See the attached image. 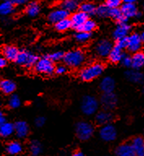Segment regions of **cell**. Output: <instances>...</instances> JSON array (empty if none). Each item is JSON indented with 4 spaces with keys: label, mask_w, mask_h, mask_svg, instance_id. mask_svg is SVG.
Segmentation results:
<instances>
[{
    "label": "cell",
    "mask_w": 144,
    "mask_h": 156,
    "mask_svg": "<svg viewBox=\"0 0 144 156\" xmlns=\"http://www.w3.org/2000/svg\"><path fill=\"white\" fill-rule=\"evenodd\" d=\"M104 70V66L101 63H94L82 68L80 72V78L83 81H91L99 77Z\"/></svg>",
    "instance_id": "obj_1"
},
{
    "label": "cell",
    "mask_w": 144,
    "mask_h": 156,
    "mask_svg": "<svg viewBox=\"0 0 144 156\" xmlns=\"http://www.w3.org/2000/svg\"><path fill=\"white\" fill-rule=\"evenodd\" d=\"M63 62L69 68H77L82 65L85 60V53L81 50H73L64 54Z\"/></svg>",
    "instance_id": "obj_2"
},
{
    "label": "cell",
    "mask_w": 144,
    "mask_h": 156,
    "mask_svg": "<svg viewBox=\"0 0 144 156\" xmlns=\"http://www.w3.org/2000/svg\"><path fill=\"white\" fill-rule=\"evenodd\" d=\"M38 59V56L35 54L32 53L27 50H21L18 54L16 62L19 65L24 66L26 68H31L36 64L37 61Z\"/></svg>",
    "instance_id": "obj_3"
},
{
    "label": "cell",
    "mask_w": 144,
    "mask_h": 156,
    "mask_svg": "<svg viewBox=\"0 0 144 156\" xmlns=\"http://www.w3.org/2000/svg\"><path fill=\"white\" fill-rule=\"evenodd\" d=\"M34 69L38 73L43 75H51L55 73V65L54 62L51 60L47 56H44L39 58L34 65Z\"/></svg>",
    "instance_id": "obj_4"
},
{
    "label": "cell",
    "mask_w": 144,
    "mask_h": 156,
    "mask_svg": "<svg viewBox=\"0 0 144 156\" xmlns=\"http://www.w3.org/2000/svg\"><path fill=\"white\" fill-rule=\"evenodd\" d=\"M94 126L89 122L80 121L76 125V134L81 141H86L90 139L94 134Z\"/></svg>",
    "instance_id": "obj_5"
},
{
    "label": "cell",
    "mask_w": 144,
    "mask_h": 156,
    "mask_svg": "<svg viewBox=\"0 0 144 156\" xmlns=\"http://www.w3.org/2000/svg\"><path fill=\"white\" fill-rule=\"evenodd\" d=\"M98 107H99V103L95 97L87 95L83 98L81 108L84 114L86 115H91L95 114L97 112Z\"/></svg>",
    "instance_id": "obj_6"
},
{
    "label": "cell",
    "mask_w": 144,
    "mask_h": 156,
    "mask_svg": "<svg viewBox=\"0 0 144 156\" xmlns=\"http://www.w3.org/2000/svg\"><path fill=\"white\" fill-rule=\"evenodd\" d=\"M99 135L100 137L105 141H114L117 137V129L112 124H104L100 129Z\"/></svg>",
    "instance_id": "obj_7"
},
{
    "label": "cell",
    "mask_w": 144,
    "mask_h": 156,
    "mask_svg": "<svg viewBox=\"0 0 144 156\" xmlns=\"http://www.w3.org/2000/svg\"><path fill=\"white\" fill-rule=\"evenodd\" d=\"M142 43V41L140 37V34H137V33L131 34L129 36H128L127 50L131 53H135L137 51H140Z\"/></svg>",
    "instance_id": "obj_8"
},
{
    "label": "cell",
    "mask_w": 144,
    "mask_h": 156,
    "mask_svg": "<svg viewBox=\"0 0 144 156\" xmlns=\"http://www.w3.org/2000/svg\"><path fill=\"white\" fill-rule=\"evenodd\" d=\"M100 102L105 110H112L116 107L117 104V98L113 92L103 93L101 96Z\"/></svg>",
    "instance_id": "obj_9"
},
{
    "label": "cell",
    "mask_w": 144,
    "mask_h": 156,
    "mask_svg": "<svg viewBox=\"0 0 144 156\" xmlns=\"http://www.w3.org/2000/svg\"><path fill=\"white\" fill-rule=\"evenodd\" d=\"M72 28L77 30L87 20H89V15L82 11H78L74 12L70 17Z\"/></svg>",
    "instance_id": "obj_10"
},
{
    "label": "cell",
    "mask_w": 144,
    "mask_h": 156,
    "mask_svg": "<svg viewBox=\"0 0 144 156\" xmlns=\"http://www.w3.org/2000/svg\"><path fill=\"white\" fill-rule=\"evenodd\" d=\"M112 42L108 40L103 39L101 40L97 43L95 46V52L99 57H107L109 55L110 51H112Z\"/></svg>",
    "instance_id": "obj_11"
},
{
    "label": "cell",
    "mask_w": 144,
    "mask_h": 156,
    "mask_svg": "<svg viewBox=\"0 0 144 156\" xmlns=\"http://www.w3.org/2000/svg\"><path fill=\"white\" fill-rule=\"evenodd\" d=\"M130 29H131V25H129L128 23H119L117 24V26L113 31L112 37L115 40L125 37L128 36Z\"/></svg>",
    "instance_id": "obj_12"
},
{
    "label": "cell",
    "mask_w": 144,
    "mask_h": 156,
    "mask_svg": "<svg viewBox=\"0 0 144 156\" xmlns=\"http://www.w3.org/2000/svg\"><path fill=\"white\" fill-rule=\"evenodd\" d=\"M69 12L66 11L63 8H56V9L51 11L48 15V20L52 24H56L61 20L68 18Z\"/></svg>",
    "instance_id": "obj_13"
},
{
    "label": "cell",
    "mask_w": 144,
    "mask_h": 156,
    "mask_svg": "<svg viewBox=\"0 0 144 156\" xmlns=\"http://www.w3.org/2000/svg\"><path fill=\"white\" fill-rule=\"evenodd\" d=\"M122 14L128 19L136 17L138 15V7L134 2H123V4L120 7Z\"/></svg>",
    "instance_id": "obj_14"
},
{
    "label": "cell",
    "mask_w": 144,
    "mask_h": 156,
    "mask_svg": "<svg viewBox=\"0 0 144 156\" xmlns=\"http://www.w3.org/2000/svg\"><path fill=\"white\" fill-rule=\"evenodd\" d=\"M15 134L18 138H24L29 133V125L25 121L20 120L15 123Z\"/></svg>",
    "instance_id": "obj_15"
},
{
    "label": "cell",
    "mask_w": 144,
    "mask_h": 156,
    "mask_svg": "<svg viewBox=\"0 0 144 156\" xmlns=\"http://www.w3.org/2000/svg\"><path fill=\"white\" fill-rule=\"evenodd\" d=\"M20 51L15 46H5L2 48V55L7 60L16 62Z\"/></svg>",
    "instance_id": "obj_16"
},
{
    "label": "cell",
    "mask_w": 144,
    "mask_h": 156,
    "mask_svg": "<svg viewBox=\"0 0 144 156\" xmlns=\"http://www.w3.org/2000/svg\"><path fill=\"white\" fill-rule=\"evenodd\" d=\"M115 154L117 156H134L135 153H134V148L132 146L131 143H123L121 145H120L115 151Z\"/></svg>",
    "instance_id": "obj_17"
},
{
    "label": "cell",
    "mask_w": 144,
    "mask_h": 156,
    "mask_svg": "<svg viewBox=\"0 0 144 156\" xmlns=\"http://www.w3.org/2000/svg\"><path fill=\"white\" fill-rule=\"evenodd\" d=\"M95 120H96V123L100 125L110 124L113 120V115L110 112H108V110L102 111V112L97 113L96 117H95Z\"/></svg>",
    "instance_id": "obj_18"
},
{
    "label": "cell",
    "mask_w": 144,
    "mask_h": 156,
    "mask_svg": "<svg viewBox=\"0 0 144 156\" xmlns=\"http://www.w3.org/2000/svg\"><path fill=\"white\" fill-rule=\"evenodd\" d=\"M135 155L144 156V138L142 136H136L131 141Z\"/></svg>",
    "instance_id": "obj_19"
},
{
    "label": "cell",
    "mask_w": 144,
    "mask_h": 156,
    "mask_svg": "<svg viewBox=\"0 0 144 156\" xmlns=\"http://www.w3.org/2000/svg\"><path fill=\"white\" fill-rule=\"evenodd\" d=\"M125 76L129 81L133 83H142L144 81V74L139 72L137 69L127 71L125 73Z\"/></svg>",
    "instance_id": "obj_20"
},
{
    "label": "cell",
    "mask_w": 144,
    "mask_h": 156,
    "mask_svg": "<svg viewBox=\"0 0 144 156\" xmlns=\"http://www.w3.org/2000/svg\"><path fill=\"white\" fill-rule=\"evenodd\" d=\"M132 58L131 68L134 69L139 70L144 66V52L143 51H137L134 53Z\"/></svg>",
    "instance_id": "obj_21"
},
{
    "label": "cell",
    "mask_w": 144,
    "mask_h": 156,
    "mask_svg": "<svg viewBox=\"0 0 144 156\" xmlns=\"http://www.w3.org/2000/svg\"><path fill=\"white\" fill-rule=\"evenodd\" d=\"M16 89V85L14 81L11 80H0V90L5 94H11Z\"/></svg>",
    "instance_id": "obj_22"
},
{
    "label": "cell",
    "mask_w": 144,
    "mask_h": 156,
    "mask_svg": "<svg viewBox=\"0 0 144 156\" xmlns=\"http://www.w3.org/2000/svg\"><path fill=\"white\" fill-rule=\"evenodd\" d=\"M100 89L103 93L113 92L115 89V81L111 76H106L100 82Z\"/></svg>",
    "instance_id": "obj_23"
},
{
    "label": "cell",
    "mask_w": 144,
    "mask_h": 156,
    "mask_svg": "<svg viewBox=\"0 0 144 156\" xmlns=\"http://www.w3.org/2000/svg\"><path fill=\"white\" fill-rule=\"evenodd\" d=\"M109 17H112V19L115 20L117 22V24H119V23H127L128 20H129V19L127 17H125L124 15L122 14L120 7L111 8L110 9Z\"/></svg>",
    "instance_id": "obj_24"
},
{
    "label": "cell",
    "mask_w": 144,
    "mask_h": 156,
    "mask_svg": "<svg viewBox=\"0 0 144 156\" xmlns=\"http://www.w3.org/2000/svg\"><path fill=\"white\" fill-rule=\"evenodd\" d=\"M23 151V146L19 141H11L7 144L6 147V151L7 154H9L11 155H16L20 154Z\"/></svg>",
    "instance_id": "obj_25"
},
{
    "label": "cell",
    "mask_w": 144,
    "mask_h": 156,
    "mask_svg": "<svg viewBox=\"0 0 144 156\" xmlns=\"http://www.w3.org/2000/svg\"><path fill=\"white\" fill-rule=\"evenodd\" d=\"M123 55H124V54H123V50L121 49L118 48L117 46H114L112 47V51H110L109 55H108V58H109V60L113 63H117L121 62L123 58Z\"/></svg>",
    "instance_id": "obj_26"
},
{
    "label": "cell",
    "mask_w": 144,
    "mask_h": 156,
    "mask_svg": "<svg viewBox=\"0 0 144 156\" xmlns=\"http://www.w3.org/2000/svg\"><path fill=\"white\" fill-rule=\"evenodd\" d=\"M15 133V125L9 122L0 124V136L2 137H9Z\"/></svg>",
    "instance_id": "obj_27"
},
{
    "label": "cell",
    "mask_w": 144,
    "mask_h": 156,
    "mask_svg": "<svg viewBox=\"0 0 144 156\" xmlns=\"http://www.w3.org/2000/svg\"><path fill=\"white\" fill-rule=\"evenodd\" d=\"M79 7L80 0H64L61 4V7L68 11V12H75Z\"/></svg>",
    "instance_id": "obj_28"
},
{
    "label": "cell",
    "mask_w": 144,
    "mask_h": 156,
    "mask_svg": "<svg viewBox=\"0 0 144 156\" xmlns=\"http://www.w3.org/2000/svg\"><path fill=\"white\" fill-rule=\"evenodd\" d=\"M40 10H41V7H40V5L38 2H31L27 5L25 12H26L27 16H29L30 17H35L39 14Z\"/></svg>",
    "instance_id": "obj_29"
},
{
    "label": "cell",
    "mask_w": 144,
    "mask_h": 156,
    "mask_svg": "<svg viewBox=\"0 0 144 156\" xmlns=\"http://www.w3.org/2000/svg\"><path fill=\"white\" fill-rule=\"evenodd\" d=\"M14 4L12 2L4 1L0 3V15L1 16H8L14 12Z\"/></svg>",
    "instance_id": "obj_30"
},
{
    "label": "cell",
    "mask_w": 144,
    "mask_h": 156,
    "mask_svg": "<svg viewBox=\"0 0 144 156\" xmlns=\"http://www.w3.org/2000/svg\"><path fill=\"white\" fill-rule=\"evenodd\" d=\"M55 28L59 32H64L66 30H68V29H71L72 28L71 20L68 19V18L61 20H59V21L55 24Z\"/></svg>",
    "instance_id": "obj_31"
},
{
    "label": "cell",
    "mask_w": 144,
    "mask_h": 156,
    "mask_svg": "<svg viewBox=\"0 0 144 156\" xmlns=\"http://www.w3.org/2000/svg\"><path fill=\"white\" fill-rule=\"evenodd\" d=\"M97 27V24L94 20H87L81 26L77 29V31H83L87 32V33H92Z\"/></svg>",
    "instance_id": "obj_32"
},
{
    "label": "cell",
    "mask_w": 144,
    "mask_h": 156,
    "mask_svg": "<svg viewBox=\"0 0 144 156\" xmlns=\"http://www.w3.org/2000/svg\"><path fill=\"white\" fill-rule=\"evenodd\" d=\"M29 151H30V153H31L32 155H39L41 153V151H42L41 144L37 140L32 141L30 142V145H29Z\"/></svg>",
    "instance_id": "obj_33"
},
{
    "label": "cell",
    "mask_w": 144,
    "mask_h": 156,
    "mask_svg": "<svg viewBox=\"0 0 144 156\" xmlns=\"http://www.w3.org/2000/svg\"><path fill=\"white\" fill-rule=\"evenodd\" d=\"M79 8L81 11L85 12L89 16L95 15L96 13V7L95 6V4H93L91 2H83L80 5Z\"/></svg>",
    "instance_id": "obj_34"
},
{
    "label": "cell",
    "mask_w": 144,
    "mask_h": 156,
    "mask_svg": "<svg viewBox=\"0 0 144 156\" xmlns=\"http://www.w3.org/2000/svg\"><path fill=\"white\" fill-rule=\"evenodd\" d=\"M110 8L109 7H107L106 4H103L96 7V13L95 14L98 15L99 17H109L110 13Z\"/></svg>",
    "instance_id": "obj_35"
},
{
    "label": "cell",
    "mask_w": 144,
    "mask_h": 156,
    "mask_svg": "<svg viewBox=\"0 0 144 156\" xmlns=\"http://www.w3.org/2000/svg\"><path fill=\"white\" fill-rule=\"evenodd\" d=\"M20 104H21V102H20V99L18 95L12 94L10 97L9 101H8V106L11 108H12V109L18 108V107H20Z\"/></svg>",
    "instance_id": "obj_36"
},
{
    "label": "cell",
    "mask_w": 144,
    "mask_h": 156,
    "mask_svg": "<svg viewBox=\"0 0 144 156\" xmlns=\"http://www.w3.org/2000/svg\"><path fill=\"white\" fill-rule=\"evenodd\" d=\"M91 37V33H87V32L77 31V34H76L75 38L76 40L79 42H85L87 41Z\"/></svg>",
    "instance_id": "obj_37"
},
{
    "label": "cell",
    "mask_w": 144,
    "mask_h": 156,
    "mask_svg": "<svg viewBox=\"0 0 144 156\" xmlns=\"http://www.w3.org/2000/svg\"><path fill=\"white\" fill-rule=\"evenodd\" d=\"M64 52L63 51H56V52H53V53L49 54L47 55V57H48L51 60H52L53 62H58V61L63 60V56H64Z\"/></svg>",
    "instance_id": "obj_38"
},
{
    "label": "cell",
    "mask_w": 144,
    "mask_h": 156,
    "mask_svg": "<svg viewBox=\"0 0 144 156\" xmlns=\"http://www.w3.org/2000/svg\"><path fill=\"white\" fill-rule=\"evenodd\" d=\"M115 46H117L118 48L121 49V50L127 49V46H128V36L125 37H123V38L116 40V45Z\"/></svg>",
    "instance_id": "obj_39"
},
{
    "label": "cell",
    "mask_w": 144,
    "mask_h": 156,
    "mask_svg": "<svg viewBox=\"0 0 144 156\" xmlns=\"http://www.w3.org/2000/svg\"><path fill=\"white\" fill-rule=\"evenodd\" d=\"M122 0H106L105 4L110 8H115V7H120L121 6Z\"/></svg>",
    "instance_id": "obj_40"
},
{
    "label": "cell",
    "mask_w": 144,
    "mask_h": 156,
    "mask_svg": "<svg viewBox=\"0 0 144 156\" xmlns=\"http://www.w3.org/2000/svg\"><path fill=\"white\" fill-rule=\"evenodd\" d=\"M121 62L122 64H123L124 67H126V68H130L132 66V58L130 56L127 55H124V54Z\"/></svg>",
    "instance_id": "obj_41"
},
{
    "label": "cell",
    "mask_w": 144,
    "mask_h": 156,
    "mask_svg": "<svg viewBox=\"0 0 144 156\" xmlns=\"http://www.w3.org/2000/svg\"><path fill=\"white\" fill-rule=\"evenodd\" d=\"M67 72V68L65 66L63 65H59L57 66L55 69V73L58 75H62V74H64V73Z\"/></svg>",
    "instance_id": "obj_42"
},
{
    "label": "cell",
    "mask_w": 144,
    "mask_h": 156,
    "mask_svg": "<svg viewBox=\"0 0 144 156\" xmlns=\"http://www.w3.org/2000/svg\"><path fill=\"white\" fill-rule=\"evenodd\" d=\"M46 122V119L42 116H39L38 118H36L35 119V124H36L37 127H41L43 126L44 124Z\"/></svg>",
    "instance_id": "obj_43"
},
{
    "label": "cell",
    "mask_w": 144,
    "mask_h": 156,
    "mask_svg": "<svg viewBox=\"0 0 144 156\" xmlns=\"http://www.w3.org/2000/svg\"><path fill=\"white\" fill-rule=\"evenodd\" d=\"M4 1L12 2L14 5H23L27 2V0H4Z\"/></svg>",
    "instance_id": "obj_44"
},
{
    "label": "cell",
    "mask_w": 144,
    "mask_h": 156,
    "mask_svg": "<svg viewBox=\"0 0 144 156\" xmlns=\"http://www.w3.org/2000/svg\"><path fill=\"white\" fill-rule=\"evenodd\" d=\"M7 66V59L4 57H0V69Z\"/></svg>",
    "instance_id": "obj_45"
},
{
    "label": "cell",
    "mask_w": 144,
    "mask_h": 156,
    "mask_svg": "<svg viewBox=\"0 0 144 156\" xmlns=\"http://www.w3.org/2000/svg\"><path fill=\"white\" fill-rule=\"evenodd\" d=\"M5 122H6V116L3 114V112L2 111H0V124H3Z\"/></svg>",
    "instance_id": "obj_46"
},
{
    "label": "cell",
    "mask_w": 144,
    "mask_h": 156,
    "mask_svg": "<svg viewBox=\"0 0 144 156\" xmlns=\"http://www.w3.org/2000/svg\"><path fill=\"white\" fill-rule=\"evenodd\" d=\"M73 155L74 156H83L84 155V153L80 151H77L75 153H73Z\"/></svg>",
    "instance_id": "obj_47"
},
{
    "label": "cell",
    "mask_w": 144,
    "mask_h": 156,
    "mask_svg": "<svg viewBox=\"0 0 144 156\" xmlns=\"http://www.w3.org/2000/svg\"><path fill=\"white\" fill-rule=\"evenodd\" d=\"M140 37H141V39H142V42H144V30L142 32L141 34H140Z\"/></svg>",
    "instance_id": "obj_48"
},
{
    "label": "cell",
    "mask_w": 144,
    "mask_h": 156,
    "mask_svg": "<svg viewBox=\"0 0 144 156\" xmlns=\"http://www.w3.org/2000/svg\"><path fill=\"white\" fill-rule=\"evenodd\" d=\"M137 0H122L123 2H135Z\"/></svg>",
    "instance_id": "obj_49"
},
{
    "label": "cell",
    "mask_w": 144,
    "mask_h": 156,
    "mask_svg": "<svg viewBox=\"0 0 144 156\" xmlns=\"http://www.w3.org/2000/svg\"><path fill=\"white\" fill-rule=\"evenodd\" d=\"M143 9H144V3H143Z\"/></svg>",
    "instance_id": "obj_50"
},
{
    "label": "cell",
    "mask_w": 144,
    "mask_h": 156,
    "mask_svg": "<svg viewBox=\"0 0 144 156\" xmlns=\"http://www.w3.org/2000/svg\"><path fill=\"white\" fill-rule=\"evenodd\" d=\"M143 93H144V88H143Z\"/></svg>",
    "instance_id": "obj_51"
}]
</instances>
